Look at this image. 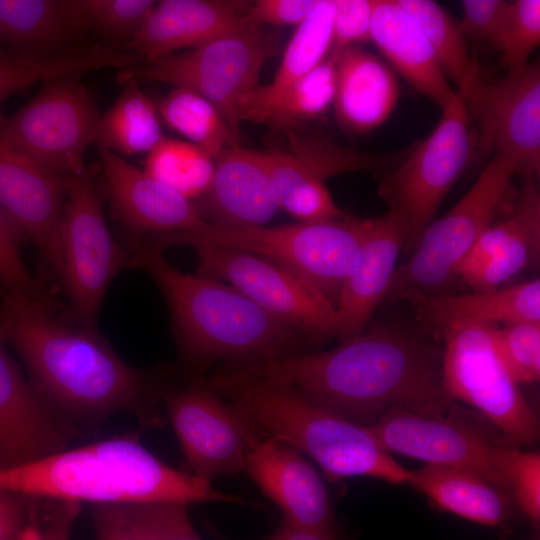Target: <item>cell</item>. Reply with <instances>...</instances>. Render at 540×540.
<instances>
[{"label":"cell","instance_id":"cell-1","mask_svg":"<svg viewBox=\"0 0 540 540\" xmlns=\"http://www.w3.org/2000/svg\"><path fill=\"white\" fill-rule=\"evenodd\" d=\"M426 334L373 323L330 350L302 352L236 369L287 386L345 418L373 425L395 408L451 414L442 388V351Z\"/></svg>","mask_w":540,"mask_h":540},{"label":"cell","instance_id":"cell-2","mask_svg":"<svg viewBox=\"0 0 540 540\" xmlns=\"http://www.w3.org/2000/svg\"><path fill=\"white\" fill-rule=\"evenodd\" d=\"M0 338L50 406L87 417L128 411L148 427L165 422L158 408L163 378L127 364L97 328L68 322L43 297L1 295Z\"/></svg>","mask_w":540,"mask_h":540},{"label":"cell","instance_id":"cell-3","mask_svg":"<svg viewBox=\"0 0 540 540\" xmlns=\"http://www.w3.org/2000/svg\"><path fill=\"white\" fill-rule=\"evenodd\" d=\"M0 492L96 504L153 502L256 506L161 461L135 435L61 450L0 468Z\"/></svg>","mask_w":540,"mask_h":540},{"label":"cell","instance_id":"cell-4","mask_svg":"<svg viewBox=\"0 0 540 540\" xmlns=\"http://www.w3.org/2000/svg\"><path fill=\"white\" fill-rule=\"evenodd\" d=\"M134 259L163 294L181 359L198 376L216 365L237 368L307 351L303 334L233 286L183 272L152 248H136Z\"/></svg>","mask_w":540,"mask_h":540},{"label":"cell","instance_id":"cell-5","mask_svg":"<svg viewBox=\"0 0 540 540\" xmlns=\"http://www.w3.org/2000/svg\"><path fill=\"white\" fill-rule=\"evenodd\" d=\"M206 381L243 409L266 437L286 442L312 458L329 480L366 476L408 485L411 471L381 446L368 426L287 386L239 369L218 367Z\"/></svg>","mask_w":540,"mask_h":540},{"label":"cell","instance_id":"cell-6","mask_svg":"<svg viewBox=\"0 0 540 540\" xmlns=\"http://www.w3.org/2000/svg\"><path fill=\"white\" fill-rule=\"evenodd\" d=\"M371 221L347 215L272 227L227 228L209 223L197 232L155 238L149 246L163 251L173 246L215 245L249 252L298 275L336 307Z\"/></svg>","mask_w":540,"mask_h":540},{"label":"cell","instance_id":"cell-7","mask_svg":"<svg viewBox=\"0 0 540 540\" xmlns=\"http://www.w3.org/2000/svg\"><path fill=\"white\" fill-rule=\"evenodd\" d=\"M278 38L247 21L186 52L118 70L116 80L159 82L192 90L219 111L239 140L241 99L257 85L261 70L277 51Z\"/></svg>","mask_w":540,"mask_h":540},{"label":"cell","instance_id":"cell-8","mask_svg":"<svg viewBox=\"0 0 540 540\" xmlns=\"http://www.w3.org/2000/svg\"><path fill=\"white\" fill-rule=\"evenodd\" d=\"M515 175L511 162L491 157L466 194L423 230L408 261L397 266L383 304L410 293H451L463 259L511 199Z\"/></svg>","mask_w":540,"mask_h":540},{"label":"cell","instance_id":"cell-9","mask_svg":"<svg viewBox=\"0 0 540 540\" xmlns=\"http://www.w3.org/2000/svg\"><path fill=\"white\" fill-rule=\"evenodd\" d=\"M477 148L471 120L457 94L441 109L433 131L409 147L384 174L379 194L400 215L408 231L405 248L413 249L446 195L471 164Z\"/></svg>","mask_w":540,"mask_h":540},{"label":"cell","instance_id":"cell-10","mask_svg":"<svg viewBox=\"0 0 540 540\" xmlns=\"http://www.w3.org/2000/svg\"><path fill=\"white\" fill-rule=\"evenodd\" d=\"M82 75L43 81L28 102L0 119V139L66 179L87 172L84 155L96 143L101 117Z\"/></svg>","mask_w":540,"mask_h":540},{"label":"cell","instance_id":"cell-11","mask_svg":"<svg viewBox=\"0 0 540 540\" xmlns=\"http://www.w3.org/2000/svg\"><path fill=\"white\" fill-rule=\"evenodd\" d=\"M494 327H456L441 336L442 388L452 401L484 415L512 443L532 446L539 439V419L499 355Z\"/></svg>","mask_w":540,"mask_h":540},{"label":"cell","instance_id":"cell-12","mask_svg":"<svg viewBox=\"0 0 540 540\" xmlns=\"http://www.w3.org/2000/svg\"><path fill=\"white\" fill-rule=\"evenodd\" d=\"M161 401L189 472L212 483L245 471L251 447L266 437L239 406L226 402L202 376L181 387L166 385Z\"/></svg>","mask_w":540,"mask_h":540},{"label":"cell","instance_id":"cell-13","mask_svg":"<svg viewBox=\"0 0 540 540\" xmlns=\"http://www.w3.org/2000/svg\"><path fill=\"white\" fill-rule=\"evenodd\" d=\"M59 248L70 311L77 322L97 328L106 291L131 260L108 228L100 190L88 171L69 179Z\"/></svg>","mask_w":540,"mask_h":540},{"label":"cell","instance_id":"cell-14","mask_svg":"<svg viewBox=\"0 0 540 540\" xmlns=\"http://www.w3.org/2000/svg\"><path fill=\"white\" fill-rule=\"evenodd\" d=\"M192 248L197 274L233 286L310 343L336 337V307L298 275L242 250L215 245Z\"/></svg>","mask_w":540,"mask_h":540},{"label":"cell","instance_id":"cell-15","mask_svg":"<svg viewBox=\"0 0 540 540\" xmlns=\"http://www.w3.org/2000/svg\"><path fill=\"white\" fill-rule=\"evenodd\" d=\"M471 122L477 125V148L511 162L518 175L540 172V67L529 63L494 80L480 73L463 89ZM490 157V158H491Z\"/></svg>","mask_w":540,"mask_h":540},{"label":"cell","instance_id":"cell-16","mask_svg":"<svg viewBox=\"0 0 540 540\" xmlns=\"http://www.w3.org/2000/svg\"><path fill=\"white\" fill-rule=\"evenodd\" d=\"M454 413L440 415L395 408L368 427L389 453L474 471L511 495L507 478L511 448L494 445Z\"/></svg>","mask_w":540,"mask_h":540},{"label":"cell","instance_id":"cell-17","mask_svg":"<svg viewBox=\"0 0 540 540\" xmlns=\"http://www.w3.org/2000/svg\"><path fill=\"white\" fill-rule=\"evenodd\" d=\"M538 178L521 175L517 192L460 264L458 278L473 291L497 289L517 273L539 262Z\"/></svg>","mask_w":540,"mask_h":540},{"label":"cell","instance_id":"cell-18","mask_svg":"<svg viewBox=\"0 0 540 540\" xmlns=\"http://www.w3.org/2000/svg\"><path fill=\"white\" fill-rule=\"evenodd\" d=\"M68 187L69 179L51 173L0 139V208L59 279V229Z\"/></svg>","mask_w":540,"mask_h":540},{"label":"cell","instance_id":"cell-19","mask_svg":"<svg viewBox=\"0 0 540 540\" xmlns=\"http://www.w3.org/2000/svg\"><path fill=\"white\" fill-rule=\"evenodd\" d=\"M244 473L279 507L285 522L310 531L340 533L324 480L292 445L262 438L251 447Z\"/></svg>","mask_w":540,"mask_h":540},{"label":"cell","instance_id":"cell-20","mask_svg":"<svg viewBox=\"0 0 540 540\" xmlns=\"http://www.w3.org/2000/svg\"><path fill=\"white\" fill-rule=\"evenodd\" d=\"M96 147L112 213L138 239L147 238L141 245L162 236L197 232L209 224L192 201L116 153Z\"/></svg>","mask_w":540,"mask_h":540},{"label":"cell","instance_id":"cell-21","mask_svg":"<svg viewBox=\"0 0 540 540\" xmlns=\"http://www.w3.org/2000/svg\"><path fill=\"white\" fill-rule=\"evenodd\" d=\"M407 238V226L394 211L372 218L336 305V337L340 341L360 334L370 324L383 304Z\"/></svg>","mask_w":540,"mask_h":540},{"label":"cell","instance_id":"cell-22","mask_svg":"<svg viewBox=\"0 0 540 540\" xmlns=\"http://www.w3.org/2000/svg\"><path fill=\"white\" fill-rule=\"evenodd\" d=\"M193 203L205 221L227 228L265 226L280 209L263 152L239 145L214 159L210 186Z\"/></svg>","mask_w":540,"mask_h":540},{"label":"cell","instance_id":"cell-23","mask_svg":"<svg viewBox=\"0 0 540 540\" xmlns=\"http://www.w3.org/2000/svg\"><path fill=\"white\" fill-rule=\"evenodd\" d=\"M52 413L0 338V462L4 467L64 449L66 437Z\"/></svg>","mask_w":540,"mask_h":540},{"label":"cell","instance_id":"cell-24","mask_svg":"<svg viewBox=\"0 0 540 540\" xmlns=\"http://www.w3.org/2000/svg\"><path fill=\"white\" fill-rule=\"evenodd\" d=\"M403 300L413 307L418 330L433 337L456 327L540 321L539 278L472 293H410Z\"/></svg>","mask_w":540,"mask_h":540},{"label":"cell","instance_id":"cell-25","mask_svg":"<svg viewBox=\"0 0 540 540\" xmlns=\"http://www.w3.org/2000/svg\"><path fill=\"white\" fill-rule=\"evenodd\" d=\"M250 2L233 0H161L124 50L151 62L192 49L246 22Z\"/></svg>","mask_w":540,"mask_h":540},{"label":"cell","instance_id":"cell-26","mask_svg":"<svg viewBox=\"0 0 540 540\" xmlns=\"http://www.w3.org/2000/svg\"><path fill=\"white\" fill-rule=\"evenodd\" d=\"M332 54L336 57L332 104L336 120L350 133H368L389 118L398 102L400 90L395 73L380 58L357 45Z\"/></svg>","mask_w":540,"mask_h":540},{"label":"cell","instance_id":"cell-27","mask_svg":"<svg viewBox=\"0 0 540 540\" xmlns=\"http://www.w3.org/2000/svg\"><path fill=\"white\" fill-rule=\"evenodd\" d=\"M370 40L415 90L440 109L455 97L427 38L398 0H374Z\"/></svg>","mask_w":540,"mask_h":540},{"label":"cell","instance_id":"cell-28","mask_svg":"<svg viewBox=\"0 0 540 540\" xmlns=\"http://www.w3.org/2000/svg\"><path fill=\"white\" fill-rule=\"evenodd\" d=\"M86 36L70 15L65 0H0V47L34 60L79 54Z\"/></svg>","mask_w":540,"mask_h":540},{"label":"cell","instance_id":"cell-29","mask_svg":"<svg viewBox=\"0 0 540 540\" xmlns=\"http://www.w3.org/2000/svg\"><path fill=\"white\" fill-rule=\"evenodd\" d=\"M408 485L443 511L491 527L509 518L513 499L482 475L459 467L425 464L411 471Z\"/></svg>","mask_w":540,"mask_h":540},{"label":"cell","instance_id":"cell-30","mask_svg":"<svg viewBox=\"0 0 540 540\" xmlns=\"http://www.w3.org/2000/svg\"><path fill=\"white\" fill-rule=\"evenodd\" d=\"M333 0H319L297 26L273 80L258 84L239 104V118L269 102L315 69L329 55L333 44ZM242 122V121H241Z\"/></svg>","mask_w":540,"mask_h":540},{"label":"cell","instance_id":"cell-31","mask_svg":"<svg viewBox=\"0 0 540 540\" xmlns=\"http://www.w3.org/2000/svg\"><path fill=\"white\" fill-rule=\"evenodd\" d=\"M279 208L300 222H319L346 217L333 201L324 181L313 174L285 147L263 151Z\"/></svg>","mask_w":540,"mask_h":540},{"label":"cell","instance_id":"cell-32","mask_svg":"<svg viewBox=\"0 0 540 540\" xmlns=\"http://www.w3.org/2000/svg\"><path fill=\"white\" fill-rule=\"evenodd\" d=\"M336 57L332 53L309 74L269 102L245 113L241 121L293 131L323 115L333 104Z\"/></svg>","mask_w":540,"mask_h":540},{"label":"cell","instance_id":"cell-33","mask_svg":"<svg viewBox=\"0 0 540 540\" xmlns=\"http://www.w3.org/2000/svg\"><path fill=\"white\" fill-rule=\"evenodd\" d=\"M123 85L116 102L100 117L95 145L126 155L149 153L164 139L156 104L137 81Z\"/></svg>","mask_w":540,"mask_h":540},{"label":"cell","instance_id":"cell-34","mask_svg":"<svg viewBox=\"0 0 540 540\" xmlns=\"http://www.w3.org/2000/svg\"><path fill=\"white\" fill-rule=\"evenodd\" d=\"M398 2L421 28L447 79L457 86L456 90L463 89L480 71L459 23L435 1Z\"/></svg>","mask_w":540,"mask_h":540},{"label":"cell","instance_id":"cell-35","mask_svg":"<svg viewBox=\"0 0 540 540\" xmlns=\"http://www.w3.org/2000/svg\"><path fill=\"white\" fill-rule=\"evenodd\" d=\"M156 107L159 116L172 130L213 159L225 149L239 145L216 107L192 90L174 87Z\"/></svg>","mask_w":540,"mask_h":540},{"label":"cell","instance_id":"cell-36","mask_svg":"<svg viewBox=\"0 0 540 540\" xmlns=\"http://www.w3.org/2000/svg\"><path fill=\"white\" fill-rule=\"evenodd\" d=\"M119 64L118 52L102 44H95L79 54L49 60L22 58L0 47V109L10 95L36 82L65 74L117 68ZM2 117L0 110V119Z\"/></svg>","mask_w":540,"mask_h":540},{"label":"cell","instance_id":"cell-37","mask_svg":"<svg viewBox=\"0 0 540 540\" xmlns=\"http://www.w3.org/2000/svg\"><path fill=\"white\" fill-rule=\"evenodd\" d=\"M144 171L193 202L208 190L214 159L200 147L165 138L148 153Z\"/></svg>","mask_w":540,"mask_h":540},{"label":"cell","instance_id":"cell-38","mask_svg":"<svg viewBox=\"0 0 540 540\" xmlns=\"http://www.w3.org/2000/svg\"><path fill=\"white\" fill-rule=\"evenodd\" d=\"M80 31L96 35L102 44L124 50L149 16L152 0H65Z\"/></svg>","mask_w":540,"mask_h":540},{"label":"cell","instance_id":"cell-39","mask_svg":"<svg viewBox=\"0 0 540 540\" xmlns=\"http://www.w3.org/2000/svg\"><path fill=\"white\" fill-rule=\"evenodd\" d=\"M540 42V1L517 0L508 8L492 43L506 72L527 64Z\"/></svg>","mask_w":540,"mask_h":540},{"label":"cell","instance_id":"cell-40","mask_svg":"<svg viewBox=\"0 0 540 540\" xmlns=\"http://www.w3.org/2000/svg\"><path fill=\"white\" fill-rule=\"evenodd\" d=\"M499 355L516 384L540 377V321H518L494 327Z\"/></svg>","mask_w":540,"mask_h":540},{"label":"cell","instance_id":"cell-41","mask_svg":"<svg viewBox=\"0 0 540 540\" xmlns=\"http://www.w3.org/2000/svg\"><path fill=\"white\" fill-rule=\"evenodd\" d=\"M187 506L176 502L124 505L144 540H203L190 520Z\"/></svg>","mask_w":540,"mask_h":540},{"label":"cell","instance_id":"cell-42","mask_svg":"<svg viewBox=\"0 0 540 540\" xmlns=\"http://www.w3.org/2000/svg\"><path fill=\"white\" fill-rule=\"evenodd\" d=\"M80 510L81 503L74 501L30 498L28 517L18 540H70Z\"/></svg>","mask_w":540,"mask_h":540},{"label":"cell","instance_id":"cell-43","mask_svg":"<svg viewBox=\"0 0 540 540\" xmlns=\"http://www.w3.org/2000/svg\"><path fill=\"white\" fill-rule=\"evenodd\" d=\"M22 240L16 227L0 208V293H24L42 297L37 281L22 258Z\"/></svg>","mask_w":540,"mask_h":540},{"label":"cell","instance_id":"cell-44","mask_svg":"<svg viewBox=\"0 0 540 540\" xmlns=\"http://www.w3.org/2000/svg\"><path fill=\"white\" fill-rule=\"evenodd\" d=\"M507 478L513 502L534 524L540 520V455L512 448Z\"/></svg>","mask_w":540,"mask_h":540},{"label":"cell","instance_id":"cell-45","mask_svg":"<svg viewBox=\"0 0 540 540\" xmlns=\"http://www.w3.org/2000/svg\"><path fill=\"white\" fill-rule=\"evenodd\" d=\"M331 53L370 40L374 0H333Z\"/></svg>","mask_w":540,"mask_h":540},{"label":"cell","instance_id":"cell-46","mask_svg":"<svg viewBox=\"0 0 540 540\" xmlns=\"http://www.w3.org/2000/svg\"><path fill=\"white\" fill-rule=\"evenodd\" d=\"M458 22L465 37L492 43L500 28L509 2L503 0H464Z\"/></svg>","mask_w":540,"mask_h":540},{"label":"cell","instance_id":"cell-47","mask_svg":"<svg viewBox=\"0 0 540 540\" xmlns=\"http://www.w3.org/2000/svg\"><path fill=\"white\" fill-rule=\"evenodd\" d=\"M319 0H258L250 3L246 21L256 26L301 24Z\"/></svg>","mask_w":540,"mask_h":540},{"label":"cell","instance_id":"cell-48","mask_svg":"<svg viewBox=\"0 0 540 540\" xmlns=\"http://www.w3.org/2000/svg\"><path fill=\"white\" fill-rule=\"evenodd\" d=\"M96 540H144L122 504L92 505Z\"/></svg>","mask_w":540,"mask_h":540},{"label":"cell","instance_id":"cell-49","mask_svg":"<svg viewBox=\"0 0 540 540\" xmlns=\"http://www.w3.org/2000/svg\"><path fill=\"white\" fill-rule=\"evenodd\" d=\"M30 498L0 492V540H18L26 523Z\"/></svg>","mask_w":540,"mask_h":540},{"label":"cell","instance_id":"cell-50","mask_svg":"<svg viewBox=\"0 0 540 540\" xmlns=\"http://www.w3.org/2000/svg\"><path fill=\"white\" fill-rule=\"evenodd\" d=\"M215 540H230L213 523L206 522ZM261 540H342L340 533L325 534L301 529L281 520L280 524L269 535Z\"/></svg>","mask_w":540,"mask_h":540},{"label":"cell","instance_id":"cell-51","mask_svg":"<svg viewBox=\"0 0 540 540\" xmlns=\"http://www.w3.org/2000/svg\"><path fill=\"white\" fill-rule=\"evenodd\" d=\"M4 467L3 464L0 462V468Z\"/></svg>","mask_w":540,"mask_h":540}]
</instances>
